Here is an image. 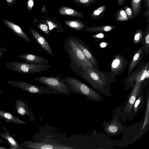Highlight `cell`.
I'll return each instance as SVG.
<instances>
[{
  "label": "cell",
  "instance_id": "cell-1",
  "mask_svg": "<svg viewBox=\"0 0 149 149\" xmlns=\"http://www.w3.org/2000/svg\"><path fill=\"white\" fill-rule=\"evenodd\" d=\"M95 90L107 97H111L110 85L116 81L115 77L110 72L98 70L93 67H86L83 78Z\"/></svg>",
  "mask_w": 149,
  "mask_h": 149
},
{
  "label": "cell",
  "instance_id": "cell-2",
  "mask_svg": "<svg viewBox=\"0 0 149 149\" xmlns=\"http://www.w3.org/2000/svg\"><path fill=\"white\" fill-rule=\"evenodd\" d=\"M63 47L70 60L69 67L83 79L85 68L88 66L93 67V65L75 43L72 36L66 38Z\"/></svg>",
  "mask_w": 149,
  "mask_h": 149
},
{
  "label": "cell",
  "instance_id": "cell-3",
  "mask_svg": "<svg viewBox=\"0 0 149 149\" xmlns=\"http://www.w3.org/2000/svg\"><path fill=\"white\" fill-rule=\"evenodd\" d=\"M64 81L71 92L82 95L91 100L103 101V97L79 80L70 77L65 76Z\"/></svg>",
  "mask_w": 149,
  "mask_h": 149
},
{
  "label": "cell",
  "instance_id": "cell-4",
  "mask_svg": "<svg viewBox=\"0 0 149 149\" xmlns=\"http://www.w3.org/2000/svg\"><path fill=\"white\" fill-rule=\"evenodd\" d=\"M124 106V102L113 110L112 118L110 122L106 121L102 123L103 129L105 133L109 136L119 135L123 133L127 127L121 122L120 115Z\"/></svg>",
  "mask_w": 149,
  "mask_h": 149
},
{
  "label": "cell",
  "instance_id": "cell-5",
  "mask_svg": "<svg viewBox=\"0 0 149 149\" xmlns=\"http://www.w3.org/2000/svg\"><path fill=\"white\" fill-rule=\"evenodd\" d=\"M146 84L139 81L134 82L126 100L123 102L124 106L120 116L122 121L125 122L127 119H133V109L134 103L140 91Z\"/></svg>",
  "mask_w": 149,
  "mask_h": 149
},
{
  "label": "cell",
  "instance_id": "cell-6",
  "mask_svg": "<svg viewBox=\"0 0 149 149\" xmlns=\"http://www.w3.org/2000/svg\"><path fill=\"white\" fill-rule=\"evenodd\" d=\"M143 120L127 127L118 147L122 148L130 144L146 132L149 126Z\"/></svg>",
  "mask_w": 149,
  "mask_h": 149
},
{
  "label": "cell",
  "instance_id": "cell-7",
  "mask_svg": "<svg viewBox=\"0 0 149 149\" xmlns=\"http://www.w3.org/2000/svg\"><path fill=\"white\" fill-rule=\"evenodd\" d=\"M4 64L6 68L13 71L32 74L46 70L51 68L49 64H37L17 61L7 62Z\"/></svg>",
  "mask_w": 149,
  "mask_h": 149
},
{
  "label": "cell",
  "instance_id": "cell-8",
  "mask_svg": "<svg viewBox=\"0 0 149 149\" xmlns=\"http://www.w3.org/2000/svg\"><path fill=\"white\" fill-rule=\"evenodd\" d=\"M34 79L47 87L53 88L61 92L62 94L67 95L71 94V92L70 89L65 82L64 79L59 74H58L55 77H38L34 78Z\"/></svg>",
  "mask_w": 149,
  "mask_h": 149
},
{
  "label": "cell",
  "instance_id": "cell-9",
  "mask_svg": "<svg viewBox=\"0 0 149 149\" xmlns=\"http://www.w3.org/2000/svg\"><path fill=\"white\" fill-rule=\"evenodd\" d=\"M11 85L22 89L29 93L34 94H62L56 90L48 87H45L31 84L25 82L7 80Z\"/></svg>",
  "mask_w": 149,
  "mask_h": 149
},
{
  "label": "cell",
  "instance_id": "cell-10",
  "mask_svg": "<svg viewBox=\"0 0 149 149\" xmlns=\"http://www.w3.org/2000/svg\"><path fill=\"white\" fill-rule=\"evenodd\" d=\"M137 68L133 71L125 80V90H127L132 87L136 81L144 82L147 83L145 80L146 73L149 68V62H141L137 66Z\"/></svg>",
  "mask_w": 149,
  "mask_h": 149
},
{
  "label": "cell",
  "instance_id": "cell-11",
  "mask_svg": "<svg viewBox=\"0 0 149 149\" xmlns=\"http://www.w3.org/2000/svg\"><path fill=\"white\" fill-rule=\"evenodd\" d=\"M19 146L24 149H74L70 146L64 145L57 143H49L46 142H37L27 141L19 144Z\"/></svg>",
  "mask_w": 149,
  "mask_h": 149
},
{
  "label": "cell",
  "instance_id": "cell-12",
  "mask_svg": "<svg viewBox=\"0 0 149 149\" xmlns=\"http://www.w3.org/2000/svg\"><path fill=\"white\" fill-rule=\"evenodd\" d=\"M128 63L127 60L121 54H116L112 60L110 72L116 77L122 73Z\"/></svg>",
  "mask_w": 149,
  "mask_h": 149
},
{
  "label": "cell",
  "instance_id": "cell-13",
  "mask_svg": "<svg viewBox=\"0 0 149 149\" xmlns=\"http://www.w3.org/2000/svg\"><path fill=\"white\" fill-rule=\"evenodd\" d=\"M72 37L75 43L90 61L93 67L95 69L99 70L98 61L92 53L89 47L85 42L79 38L73 36H72Z\"/></svg>",
  "mask_w": 149,
  "mask_h": 149
},
{
  "label": "cell",
  "instance_id": "cell-14",
  "mask_svg": "<svg viewBox=\"0 0 149 149\" xmlns=\"http://www.w3.org/2000/svg\"><path fill=\"white\" fill-rule=\"evenodd\" d=\"M16 111L19 115L23 117L27 116L30 118L31 121H36L35 116L29 108L27 104L22 100L18 99L15 103Z\"/></svg>",
  "mask_w": 149,
  "mask_h": 149
},
{
  "label": "cell",
  "instance_id": "cell-15",
  "mask_svg": "<svg viewBox=\"0 0 149 149\" xmlns=\"http://www.w3.org/2000/svg\"><path fill=\"white\" fill-rule=\"evenodd\" d=\"M17 57L25 60L24 62L37 64H49V61L44 57L29 53L18 55Z\"/></svg>",
  "mask_w": 149,
  "mask_h": 149
},
{
  "label": "cell",
  "instance_id": "cell-16",
  "mask_svg": "<svg viewBox=\"0 0 149 149\" xmlns=\"http://www.w3.org/2000/svg\"><path fill=\"white\" fill-rule=\"evenodd\" d=\"M29 30L37 42L47 52L54 56L51 47L46 39L35 30L31 28H29Z\"/></svg>",
  "mask_w": 149,
  "mask_h": 149
},
{
  "label": "cell",
  "instance_id": "cell-17",
  "mask_svg": "<svg viewBox=\"0 0 149 149\" xmlns=\"http://www.w3.org/2000/svg\"><path fill=\"white\" fill-rule=\"evenodd\" d=\"M144 50L142 47H139L134 52L132 59L129 64L128 75L130 74L140 63L144 55Z\"/></svg>",
  "mask_w": 149,
  "mask_h": 149
},
{
  "label": "cell",
  "instance_id": "cell-18",
  "mask_svg": "<svg viewBox=\"0 0 149 149\" xmlns=\"http://www.w3.org/2000/svg\"><path fill=\"white\" fill-rule=\"evenodd\" d=\"M2 128L4 132H0V136L7 140L10 149H24L19 146L15 138L9 133L7 128L4 126H2Z\"/></svg>",
  "mask_w": 149,
  "mask_h": 149
},
{
  "label": "cell",
  "instance_id": "cell-19",
  "mask_svg": "<svg viewBox=\"0 0 149 149\" xmlns=\"http://www.w3.org/2000/svg\"><path fill=\"white\" fill-rule=\"evenodd\" d=\"M5 23L8 28L18 37L25 41L29 42H31L28 35L22 31L19 26L8 21H6Z\"/></svg>",
  "mask_w": 149,
  "mask_h": 149
},
{
  "label": "cell",
  "instance_id": "cell-20",
  "mask_svg": "<svg viewBox=\"0 0 149 149\" xmlns=\"http://www.w3.org/2000/svg\"><path fill=\"white\" fill-rule=\"evenodd\" d=\"M0 118L3 119L8 123H12L15 124L25 125L27 123L13 115L10 112L6 111L1 110H0Z\"/></svg>",
  "mask_w": 149,
  "mask_h": 149
},
{
  "label": "cell",
  "instance_id": "cell-21",
  "mask_svg": "<svg viewBox=\"0 0 149 149\" xmlns=\"http://www.w3.org/2000/svg\"><path fill=\"white\" fill-rule=\"evenodd\" d=\"M144 102L145 100L143 95V89H142L138 95L134 105L133 109V114L134 117L135 116L140 112Z\"/></svg>",
  "mask_w": 149,
  "mask_h": 149
},
{
  "label": "cell",
  "instance_id": "cell-22",
  "mask_svg": "<svg viewBox=\"0 0 149 149\" xmlns=\"http://www.w3.org/2000/svg\"><path fill=\"white\" fill-rule=\"evenodd\" d=\"M116 27V26L102 25L97 26L88 27L85 30L89 32H108Z\"/></svg>",
  "mask_w": 149,
  "mask_h": 149
},
{
  "label": "cell",
  "instance_id": "cell-23",
  "mask_svg": "<svg viewBox=\"0 0 149 149\" xmlns=\"http://www.w3.org/2000/svg\"><path fill=\"white\" fill-rule=\"evenodd\" d=\"M143 49L144 53L146 55L149 53V31L148 29L144 32V33L141 43Z\"/></svg>",
  "mask_w": 149,
  "mask_h": 149
},
{
  "label": "cell",
  "instance_id": "cell-24",
  "mask_svg": "<svg viewBox=\"0 0 149 149\" xmlns=\"http://www.w3.org/2000/svg\"><path fill=\"white\" fill-rule=\"evenodd\" d=\"M69 27L76 30H80L84 28L85 25L81 22L77 21H68L65 22Z\"/></svg>",
  "mask_w": 149,
  "mask_h": 149
},
{
  "label": "cell",
  "instance_id": "cell-25",
  "mask_svg": "<svg viewBox=\"0 0 149 149\" xmlns=\"http://www.w3.org/2000/svg\"><path fill=\"white\" fill-rule=\"evenodd\" d=\"M59 13L61 15H69L70 16H78L80 13L74 9L67 7L61 8L59 11Z\"/></svg>",
  "mask_w": 149,
  "mask_h": 149
},
{
  "label": "cell",
  "instance_id": "cell-26",
  "mask_svg": "<svg viewBox=\"0 0 149 149\" xmlns=\"http://www.w3.org/2000/svg\"><path fill=\"white\" fill-rule=\"evenodd\" d=\"M144 33L142 29H139L136 31L134 36L133 42L135 44L141 43Z\"/></svg>",
  "mask_w": 149,
  "mask_h": 149
},
{
  "label": "cell",
  "instance_id": "cell-27",
  "mask_svg": "<svg viewBox=\"0 0 149 149\" xmlns=\"http://www.w3.org/2000/svg\"><path fill=\"white\" fill-rule=\"evenodd\" d=\"M141 0H131V5L133 12L134 14L139 11L140 7Z\"/></svg>",
  "mask_w": 149,
  "mask_h": 149
},
{
  "label": "cell",
  "instance_id": "cell-28",
  "mask_svg": "<svg viewBox=\"0 0 149 149\" xmlns=\"http://www.w3.org/2000/svg\"><path fill=\"white\" fill-rule=\"evenodd\" d=\"M128 18L125 10H120L118 12L117 15V19L119 21H126L128 19Z\"/></svg>",
  "mask_w": 149,
  "mask_h": 149
},
{
  "label": "cell",
  "instance_id": "cell-29",
  "mask_svg": "<svg viewBox=\"0 0 149 149\" xmlns=\"http://www.w3.org/2000/svg\"><path fill=\"white\" fill-rule=\"evenodd\" d=\"M105 8L106 6H105L100 7L94 11L92 16L93 17H95L99 15L104 11Z\"/></svg>",
  "mask_w": 149,
  "mask_h": 149
},
{
  "label": "cell",
  "instance_id": "cell-30",
  "mask_svg": "<svg viewBox=\"0 0 149 149\" xmlns=\"http://www.w3.org/2000/svg\"><path fill=\"white\" fill-rule=\"evenodd\" d=\"M38 26L45 33L48 34L49 32V29L47 26L45 24H40Z\"/></svg>",
  "mask_w": 149,
  "mask_h": 149
},
{
  "label": "cell",
  "instance_id": "cell-31",
  "mask_svg": "<svg viewBox=\"0 0 149 149\" xmlns=\"http://www.w3.org/2000/svg\"><path fill=\"white\" fill-rule=\"evenodd\" d=\"M125 10L129 18H131L132 16V12L131 9L128 7H125Z\"/></svg>",
  "mask_w": 149,
  "mask_h": 149
},
{
  "label": "cell",
  "instance_id": "cell-32",
  "mask_svg": "<svg viewBox=\"0 0 149 149\" xmlns=\"http://www.w3.org/2000/svg\"><path fill=\"white\" fill-rule=\"evenodd\" d=\"M47 22L49 26V29L50 30H51L54 28H57L58 26L52 22L47 21Z\"/></svg>",
  "mask_w": 149,
  "mask_h": 149
},
{
  "label": "cell",
  "instance_id": "cell-33",
  "mask_svg": "<svg viewBox=\"0 0 149 149\" xmlns=\"http://www.w3.org/2000/svg\"><path fill=\"white\" fill-rule=\"evenodd\" d=\"M6 51L7 49L6 48L0 47V58Z\"/></svg>",
  "mask_w": 149,
  "mask_h": 149
},
{
  "label": "cell",
  "instance_id": "cell-34",
  "mask_svg": "<svg viewBox=\"0 0 149 149\" xmlns=\"http://www.w3.org/2000/svg\"><path fill=\"white\" fill-rule=\"evenodd\" d=\"M104 36V35L103 34V33H99V34H97L96 35H93L91 36V37H96L97 38H103V37Z\"/></svg>",
  "mask_w": 149,
  "mask_h": 149
},
{
  "label": "cell",
  "instance_id": "cell-35",
  "mask_svg": "<svg viewBox=\"0 0 149 149\" xmlns=\"http://www.w3.org/2000/svg\"><path fill=\"white\" fill-rule=\"evenodd\" d=\"M95 0H79L80 2L83 3H88L93 2Z\"/></svg>",
  "mask_w": 149,
  "mask_h": 149
},
{
  "label": "cell",
  "instance_id": "cell-36",
  "mask_svg": "<svg viewBox=\"0 0 149 149\" xmlns=\"http://www.w3.org/2000/svg\"><path fill=\"white\" fill-rule=\"evenodd\" d=\"M149 78V68H148L147 71L146 73L145 76V80H148Z\"/></svg>",
  "mask_w": 149,
  "mask_h": 149
},
{
  "label": "cell",
  "instance_id": "cell-37",
  "mask_svg": "<svg viewBox=\"0 0 149 149\" xmlns=\"http://www.w3.org/2000/svg\"><path fill=\"white\" fill-rule=\"evenodd\" d=\"M28 5L30 7H32L33 5V2L32 0H29L28 1Z\"/></svg>",
  "mask_w": 149,
  "mask_h": 149
},
{
  "label": "cell",
  "instance_id": "cell-38",
  "mask_svg": "<svg viewBox=\"0 0 149 149\" xmlns=\"http://www.w3.org/2000/svg\"><path fill=\"white\" fill-rule=\"evenodd\" d=\"M7 143L3 140L0 138V144L6 143Z\"/></svg>",
  "mask_w": 149,
  "mask_h": 149
},
{
  "label": "cell",
  "instance_id": "cell-39",
  "mask_svg": "<svg viewBox=\"0 0 149 149\" xmlns=\"http://www.w3.org/2000/svg\"><path fill=\"white\" fill-rule=\"evenodd\" d=\"M0 149H10L9 148H7L5 147L0 146Z\"/></svg>",
  "mask_w": 149,
  "mask_h": 149
},
{
  "label": "cell",
  "instance_id": "cell-40",
  "mask_svg": "<svg viewBox=\"0 0 149 149\" xmlns=\"http://www.w3.org/2000/svg\"><path fill=\"white\" fill-rule=\"evenodd\" d=\"M102 43L101 45L100 46L102 47H104L106 46V45L105 44V43Z\"/></svg>",
  "mask_w": 149,
  "mask_h": 149
},
{
  "label": "cell",
  "instance_id": "cell-41",
  "mask_svg": "<svg viewBox=\"0 0 149 149\" xmlns=\"http://www.w3.org/2000/svg\"><path fill=\"white\" fill-rule=\"evenodd\" d=\"M123 0H118V4H120L123 1Z\"/></svg>",
  "mask_w": 149,
  "mask_h": 149
},
{
  "label": "cell",
  "instance_id": "cell-42",
  "mask_svg": "<svg viewBox=\"0 0 149 149\" xmlns=\"http://www.w3.org/2000/svg\"><path fill=\"white\" fill-rule=\"evenodd\" d=\"M6 0L8 2H11L13 0Z\"/></svg>",
  "mask_w": 149,
  "mask_h": 149
},
{
  "label": "cell",
  "instance_id": "cell-43",
  "mask_svg": "<svg viewBox=\"0 0 149 149\" xmlns=\"http://www.w3.org/2000/svg\"><path fill=\"white\" fill-rule=\"evenodd\" d=\"M3 93V92H2V91L0 90V94L2 93Z\"/></svg>",
  "mask_w": 149,
  "mask_h": 149
}]
</instances>
